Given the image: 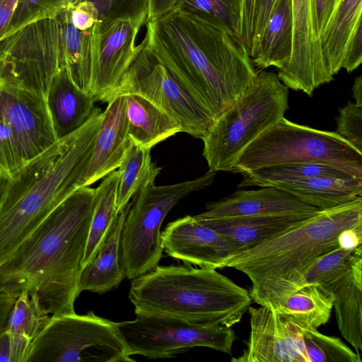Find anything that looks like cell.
<instances>
[{
    "label": "cell",
    "instance_id": "cell-6",
    "mask_svg": "<svg viewBox=\"0 0 362 362\" xmlns=\"http://www.w3.org/2000/svg\"><path fill=\"white\" fill-rule=\"evenodd\" d=\"M288 89L275 73L257 72L245 93L215 119L202 139L209 170L230 172L244 150L284 117Z\"/></svg>",
    "mask_w": 362,
    "mask_h": 362
},
{
    "label": "cell",
    "instance_id": "cell-33",
    "mask_svg": "<svg viewBox=\"0 0 362 362\" xmlns=\"http://www.w3.org/2000/svg\"><path fill=\"white\" fill-rule=\"evenodd\" d=\"M50 315L41 308L36 298L21 291L13 305L6 332L32 341L42 331Z\"/></svg>",
    "mask_w": 362,
    "mask_h": 362
},
{
    "label": "cell",
    "instance_id": "cell-26",
    "mask_svg": "<svg viewBox=\"0 0 362 362\" xmlns=\"http://www.w3.org/2000/svg\"><path fill=\"white\" fill-rule=\"evenodd\" d=\"M276 187L320 209H326L362 197V179L314 177L281 182Z\"/></svg>",
    "mask_w": 362,
    "mask_h": 362
},
{
    "label": "cell",
    "instance_id": "cell-5",
    "mask_svg": "<svg viewBox=\"0 0 362 362\" xmlns=\"http://www.w3.org/2000/svg\"><path fill=\"white\" fill-rule=\"evenodd\" d=\"M129 299L136 315L233 327L252 303L250 292L216 269L158 266L132 279Z\"/></svg>",
    "mask_w": 362,
    "mask_h": 362
},
{
    "label": "cell",
    "instance_id": "cell-50",
    "mask_svg": "<svg viewBox=\"0 0 362 362\" xmlns=\"http://www.w3.org/2000/svg\"><path fill=\"white\" fill-rule=\"evenodd\" d=\"M8 182L9 179L0 175V204L3 199Z\"/></svg>",
    "mask_w": 362,
    "mask_h": 362
},
{
    "label": "cell",
    "instance_id": "cell-20",
    "mask_svg": "<svg viewBox=\"0 0 362 362\" xmlns=\"http://www.w3.org/2000/svg\"><path fill=\"white\" fill-rule=\"evenodd\" d=\"M320 209L276 187L238 190L218 202L206 204V211L196 215L200 219H226L241 217L315 212Z\"/></svg>",
    "mask_w": 362,
    "mask_h": 362
},
{
    "label": "cell",
    "instance_id": "cell-17",
    "mask_svg": "<svg viewBox=\"0 0 362 362\" xmlns=\"http://www.w3.org/2000/svg\"><path fill=\"white\" fill-rule=\"evenodd\" d=\"M131 144L125 95H117L108 102L93 143L75 172L77 189L118 168Z\"/></svg>",
    "mask_w": 362,
    "mask_h": 362
},
{
    "label": "cell",
    "instance_id": "cell-42",
    "mask_svg": "<svg viewBox=\"0 0 362 362\" xmlns=\"http://www.w3.org/2000/svg\"><path fill=\"white\" fill-rule=\"evenodd\" d=\"M31 341L5 332L0 335V362H25Z\"/></svg>",
    "mask_w": 362,
    "mask_h": 362
},
{
    "label": "cell",
    "instance_id": "cell-49",
    "mask_svg": "<svg viewBox=\"0 0 362 362\" xmlns=\"http://www.w3.org/2000/svg\"><path fill=\"white\" fill-rule=\"evenodd\" d=\"M352 93L355 103L362 105V76H358L355 78Z\"/></svg>",
    "mask_w": 362,
    "mask_h": 362
},
{
    "label": "cell",
    "instance_id": "cell-37",
    "mask_svg": "<svg viewBox=\"0 0 362 362\" xmlns=\"http://www.w3.org/2000/svg\"><path fill=\"white\" fill-rule=\"evenodd\" d=\"M64 3L65 0H18L0 40L29 23L55 17L64 10Z\"/></svg>",
    "mask_w": 362,
    "mask_h": 362
},
{
    "label": "cell",
    "instance_id": "cell-2",
    "mask_svg": "<svg viewBox=\"0 0 362 362\" xmlns=\"http://www.w3.org/2000/svg\"><path fill=\"white\" fill-rule=\"evenodd\" d=\"M96 189L78 188L0 265V293L27 291L51 315L74 313Z\"/></svg>",
    "mask_w": 362,
    "mask_h": 362
},
{
    "label": "cell",
    "instance_id": "cell-47",
    "mask_svg": "<svg viewBox=\"0 0 362 362\" xmlns=\"http://www.w3.org/2000/svg\"><path fill=\"white\" fill-rule=\"evenodd\" d=\"M177 0H149L147 21L156 18L171 10Z\"/></svg>",
    "mask_w": 362,
    "mask_h": 362
},
{
    "label": "cell",
    "instance_id": "cell-15",
    "mask_svg": "<svg viewBox=\"0 0 362 362\" xmlns=\"http://www.w3.org/2000/svg\"><path fill=\"white\" fill-rule=\"evenodd\" d=\"M250 332L233 362H309L302 329L288 317L264 305L250 306Z\"/></svg>",
    "mask_w": 362,
    "mask_h": 362
},
{
    "label": "cell",
    "instance_id": "cell-51",
    "mask_svg": "<svg viewBox=\"0 0 362 362\" xmlns=\"http://www.w3.org/2000/svg\"><path fill=\"white\" fill-rule=\"evenodd\" d=\"M83 0H65L64 9H71Z\"/></svg>",
    "mask_w": 362,
    "mask_h": 362
},
{
    "label": "cell",
    "instance_id": "cell-45",
    "mask_svg": "<svg viewBox=\"0 0 362 362\" xmlns=\"http://www.w3.org/2000/svg\"><path fill=\"white\" fill-rule=\"evenodd\" d=\"M315 1L317 28L319 37H320L332 13L335 0H315Z\"/></svg>",
    "mask_w": 362,
    "mask_h": 362
},
{
    "label": "cell",
    "instance_id": "cell-28",
    "mask_svg": "<svg viewBox=\"0 0 362 362\" xmlns=\"http://www.w3.org/2000/svg\"><path fill=\"white\" fill-rule=\"evenodd\" d=\"M293 44L291 0H281L270 17L259 49L252 59L255 66L263 70L274 66L278 70L289 62Z\"/></svg>",
    "mask_w": 362,
    "mask_h": 362
},
{
    "label": "cell",
    "instance_id": "cell-23",
    "mask_svg": "<svg viewBox=\"0 0 362 362\" xmlns=\"http://www.w3.org/2000/svg\"><path fill=\"white\" fill-rule=\"evenodd\" d=\"M132 203L114 218L107 233L90 262L80 273L78 291H89L100 294L117 288L124 276L120 265V238L126 216Z\"/></svg>",
    "mask_w": 362,
    "mask_h": 362
},
{
    "label": "cell",
    "instance_id": "cell-48",
    "mask_svg": "<svg viewBox=\"0 0 362 362\" xmlns=\"http://www.w3.org/2000/svg\"><path fill=\"white\" fill-rule=\"evenodd\" d=\"M18 0H0V40L13 15Z\"/></svg>",
    "mask_w": 362,
    "mask_h": 362
},
{
    "label": "cell",
    "instance_id": "cell-29",
    "mask_svg": "<svg viewBox=\"0 0 362 362\" xmlns=\"http://www.w3.org/2000/svg\"><path fill=\"white\" fill-rule=\"evenodd\" d=\"M160 171L152 162L151 149L132 142L118 167L116 187V210L120 212L143 187L155 182Z\"/></svg>",
    "mask_w": 362,
    "mask_h": 362
},
{
    "label": "cell",
    "instance_id": "cell-24",
    "mask_svg": "<svg viewBox=\"0 0 362 362\" xmlns=\"http://www.w3.org/2000/svg\"><path fill=\"white\" fill-rule=\"evenodd\" d=\"M334 295L339 330L354 351H362V255L344 275L324 285Z\"/></svg>",
    "mask_w": 362,
    "mask_h": 362
},
{
    "label": "cell",
    "instance_id": "cell-8",
    "mask_svg": "<svg viewBox=\"0 0 362 362\" xmlns=\"http://www.w3.org/2000/svg\"><path fill=\"white\" fill-rule=\"evenodd\" d=\"M216 172L209 170L197 178L141 188L124 220L119 259L124 277L134 279L156 267L162 257L160 228L169 211L184 197L210 185Z\"/></svg>",
    "mask_w": 362,
    "mask_h": 362
},
{
    "label": "cell",
    "instance_id": "cell-36",
    "mask_svg": "<svg viewBox=\"0 0 362 362\" xmlns=\"http://www.w3.org/2000/svg\"><path fill=\"white\" fill-rule=\"evenodd\" d=\"M361 255L362 245L352 249L339 247L323 255L305 274L298 288L310 284H329L346 273Z\"/></svg>",
    "mask_w": 362,
    "mask_h": 362
},
{
    "label": "cell",
    "instance_id": "cell-25",
    "mask_svg": "<svg viewBox=\"0 0 362 362\" xmlns=\"http://www.w3.org/2000/svg\"><path fill=\"white\" fill-rule=\"evenodd\" d=\"M128 135L132 143L150 148L182 132L180 122L159 107L136 94H127Z\"/></svg>",
    "mask_w": 362,
    "mask_h": 362
},
{
    "label": "cell",
    "instance_id": "cell-4",
    "mask_svg": "<svg viewBox=\"0 0 362 362\" xmlns=\"http://www.w3.org/2000/svg\"><path fill=\"white\" fill-rule=\"evenodd\" d=\"M102 118L103 112L95 107L79 129L28 161L9 179L0 204V265L76 190L74 173L90 148Z\"/></svg>",
    "mask_w": 362,
    "mask_h": 362
},
{
    "label": "cell",
    "instance_id": "cell-43",
    "mask_svg": "<svg viewBox=\"0 0 362 362\" xmlns=\"http://www.w3.org/2000/svg\"><path fill=\"white\" fill-rule=\"evenodd\" d=\"M69 11L71 23L78 30H91L99 21V14L95 5L88 0H83Z\"/></svg>",
    "mask_w": 362,
    "mask_h": 362
},
{
    "label": "cell",
    "instance_id": "cell-41",
    "mask_svg": "<svg viewBox=\"0 0 362 362\" xmlns=\"http://www.w3.org/2000/svg\"><path fill=\"white\" fill-rule=\"evenodd\" d=\"M281 0H255L252 29L249 55L251 59L255 56L265 27Z\"/></svg>",
    "mask_w": 362,
    "mask_h": 362
},
{
    "label": "cell",
    "instance_id": "cell-27",
    "mask_svg": "<svg viewBox=\"0 0 362 362\" xmlns=\"http://www.w3.org/2000/svg\"><path fill=\"white\" fill-rule=\"evenodd\" d=\"M334 295L321 284L304 285L284 296L272 309L288 317L301 329L326 324L333 308Z\"/></svg>",
    "mask_w": 362,
    "mask_h": 362
},
{
    "label": "cell",
    "instance_id": "cell-1",
    "mask_svg": "<svg viewBox=\"0 0 362 362\" xmlns=\"http://www.w3.org/2000/svg\"><path fill=\"white\" fill-rule=\"evenodd\" d=\"M145 25L143 47L182 79L214 119L256 78L243 41L221 23L174 7Z\"/></svg>",
    "mask_w": 362,
    "mask_h": 362
},
{
    "label": "cell",
    "instance_id": "cell-46",
    "mask_svg": "<svg viewBox=\"0 0 362 362\" xmlns=\"http://www.w3.org/2000/svg\"><path fill=\"white\" fill-rule=\"evenodd\" d=\"M18 294L0 293V335L7 329L9 316Z\"/></svg>",
    "mask_w": 362,
    "mask_h": 362
},
{
    "label": "cell",
    "instance_id": "cell-3",
    "mask_svg": "<svg viewBox=\"0 0 362 362\" xmlns=\"http://www.w3.org/2000/svg\"><path fill=\"white\" fill-rule=\"evenodd\" d=\"M358 226H362V197L320 209L297 226L230 255L223 268L246 274L252 283V301L273 308L298 288L319 258L340 247L339 238L344 230Z\"/></svg>",
    "mask_w": 362,
    "mask_h": 362
},
{
    "label": "cell",
    "instance_id": "cell-19",
    "mask_svg": "<svg viewBox=\"0 0 362 362\" xmlns=\"http://www.w3.org/2000/svg\"><path fill=\"white\" fill-rule=\"evenodd\" d=\"M362 0H339L320 37L323 59L334 78L341 69L348 73L362 62Z\"/></svg>",
    "mask_w": 362,
    "mask_h": 362
},
{
    "label": "cell",
    "instance_id": "cell-22",
    "mask_svg": "<svg viewBox=\"0 0 362 362\" xmlns=\"http://www.w3.org/2000/svg\"><path fill=\"white\" fill-rule=\"evenodd\" d=\"M45 101L58 140L75 132L88 121L95 102L90 93L74 83L65 67L53 78Z\"/></svg>",
    "mask_w": 362,
    "mask_h": 362
},
{
    "label": "cell",
    "instance_id": "cell-9",
    "mask_svg": "<svg viewBox=\"0 0 362 362\" xmlns=\"http://www.w3.org/2000/svg\"><path fill=\"white\" fill-rule=\"evenodd\" d=\"M134 361L117 322L90 311L51 315L32 341L25 362Z\"/></svg>",
    "mask_w": 362,
    "mask_h": 362
},
{
    "label": "cell",
    "instance_id": "cell-31",
    "mask_svg": "<svg viewBox=\"0 0 362 362\" xmlns=\"http://www.w3.org/2000/svg\"><path fill=\"white\" fill-rule=\"evenodd\" d=\"M65 45V67L74 83L90 93L91 83V30H79L70 22L69 11L59 14Z\"/></svg>",
    "mask_w": 362,
    "mask_h": 362
},
{
    "label": "cell",
    "instance_id": "cell-18",
    "mask_svg": "<svg viewBox=\"0 0 362 362\" xmlns=\"http://www.w3.org/2000/svg\"><path fill=\"white\" fill-rule=\"evenodd\" d=\"M163 250L187 264L222 269L232 254L227 240L194 216H186L168 223L161 233Z\"/></svg>",
    "mask_w": 362,
    "mask_h": 362
},
{
    "label": "cell",
    "instance_id": "cell-30",
    "mask_svg": "<svg viewBox=\"0 0 362 362\" xmlns=\"http://www.w3.org/2000/svg\"><path fill=\"white\" fill-rule=\"evenodd\" d=\"M239 187H271L276 184L314 177L349 179L354 177L336 166L321 163H296L261 168L242 174Z\"/></svg>",
    "mask_w": 362,
    "mask_h": 362
},
{
    "label": "cell",
    "instance_id": "cell-39",
    "mask_svg": "<svg viewBox=\"0 0 362 362\" xmlns=\"http://www.w3.org/2000/svg\"><path fill=\"white\" fill-rule=\"evenodd\" d=\"M25 163L13 132L0 119V175L11 179Z\"/></svg>",
    "mask_w": 362,
    "mask_h": 362
},
{
    "label": "cell",
    "instance_id": "cell-44",
    "mask_svg": "<svg viewBox=\"0 0 362 362\" xmlns=\"http://www.w3.org/2000/svg\"><path fill=\"white\" fill-rule=\"evenodd\" d=\"M255 0H243L241 39L248 53L250 48Z\"/></svg>",
    "mask_w": 362,
    "mask_h": 362
},
{
    "label": "cell",
    "instance_id": "cell-11",
    "mask_svg": "<svg viewBox=\"0 0 362 362\" xmlns=\"http://www.w3.org/2000/svg\"><path fill=\"white\" fill-rule=\"evenodd\" d=\"M127 94L146 98L177 119L182 132L197 139L202 140L215 120L184 81L144 47L123 76L112 99Z\"/></svg>",
    "mask_w": 362,
    "mask_h": 362
},
{
    "label": "cell",
    "instance_id": "cell-10",
    "mask_svg": "<svg viewBox=\"0 0 362 362\" xmlns=\"http://www.w3.org/2000/svg\"><path fill=\"white\" fill-rule=\"evenodd\" d=\"M59 14L29 23L0 40V81L46 98L55 74L65 67Z\"/></svg>",
    "mask_w": 362,
    "mask_h": 362
},
{
    "label": "cell",
    "instance_id": "cell-34",
    "mask_svg": "<svg viewBox=\"0 0 362 362\" xmlns=\"http://www.w3.org/2000/svg\"><path fill=\"white\" fill-rule=\"evenodd\" d=\"M309 362H361V356L340 338L320 333L317 329H301Z\"/></svg>",
    "mask_w": 362,
    "mask_h": 362
},
{
    "label": "cell",
    "instance_id": "cell-7",
    "mask_svg": "<svg viewBox=\"0 0 362 362\" xmlns=\"http://www.w3.org/2000/svg\"><path fill=\"white\" fill-rule=\"evenodd\" d=\"M321 163L362 179V152L337 132L293 123L283 117L256 138L230 172L243 174L266 167Z\"/></svg>",
    "mask_w": 362,
    "mask_h": 362
},
{
    "label": "cell",
    "instance_id": "cell-40",
    "mask_svg": "<svg viewBox=\"0 0 362 362\" xmlns=\"http://www.w3.org/2000/svg\"><path fill=\"white\" fill-rule=\"evenodd\" d=\"M336 120V132L362 152V105L348 102Z\"/></svg>",
    "mask_w": 362,
    "mask_h": 362
},
{
    "label": "cell",
    "instance_id": "cell-14",
    "mask_svg": "<svg viewBox=\"0 0 362 362\" xmlns=\"http://www.w3.org/2000/svg\"><path fill=\"white\" fill-rule=\"evenodd\" d=\"M293 44L288 64L276 74L288 88L312 96L332 78L325 66L317 28L315 0H291Z\"/></svg>",
    "mask_w": 362,
    "mask_h": 362
},
{
    "label": "cell",
    "instance_id": "cell-16",
    "mask_svg": "<svg viewBox=\"0 0 362 362\" xmlns=\"http://www.w3.org/2000/svg\"><path fill=\"white\" fill-rule=\"evenodd\" d=\"M0 119L13 132L26 163L59 141L52 127L45 99L1 81Z\"/></svg>",
    "mask_w": 362,
    "mask_h": 362
},
{
    "label": "cell",
    "instance_id": "cell-12",
    "mask_svg": "<svg viewBox=\"0 0 362 362\" xmlns=\"http://www.w3.org/2000/svg\"><path fill=\"white\" fill-rule=\"evenodd\" d=\"M136 315L133 320L117 322L130 356L165 358L196 346L230 354L238 339L232 327L204 325L167 317Z\"/></svg>",
    "mask_w": 362,
    "mask_h": 362
},
{
    "label": "cell",
    "instance_id": "cell-38",
    "mask_svg": "<svg viewBox=\"0 0 362 362\" xmlns=\"http://www.w3.org/2000/svg\"><path fill=\"white\" fill-rule=\"evenodd\" d=\"M97 8L99 21L130 20L139 27L146 23L149 0H88Z\"/></svg>",
    "mask_w": 362,
    "mask_h": 362
},
{
    "label": "cell",
    "instance_id": "cell-35",
    "mask_svg": "<svg viewBox=\"0 0 362 362\" xmlns=\"http://www.w3.org/2000/svg\"><path fill=\"white\" fill-rule=\"evenodd\" d=\"M174 7L221 23L241 38L243 0H177Z\"/></svg>",
    "mask_w": 362,
    "mask_h": 362
},
{
    "label": "cell",
    "instance_id": "cell-13",
    "mask_svg": "<svg viewBox=\"0 0 362 362\" xmlns=\"http://www.w3.org/2000/svg\"><path fill=\"white\" fill-rule=\"evenodd\" d=\"M141 27L130 20L98 21L91 29V83L95 101L109 102L141 50L136 40Z\"/></svg>",
    "mask_w": 362,
    "mask_h": 362
},
{
    "label": "cell",
    "instance_id": "cell-21",
    "mask_svg": "<svg viewBox=\"0 0 362 362\" xmlns=\"http://www.w3.org/2000/svg\"><path fill=\"white\" fill-rule=\"evenodd\" d=\"M318 211L226 219H200L194 217L223 236L233 255L253 247L297 226Z\"/></svg>",
    "mask_w": 362,
    "mask_h": 362
},
{
    "label": "cell",
    "instance_id": "cell-32",
    "mask_svg": "<svg viewBox=\"0 0 362 362\" xmlns=\"http://www.w3.org/2000/svg\"><path fill=\"white\" fill-rule=\"evenodd\" d=\"M117 172L114 170L107 176L96 188V202L93 214L90 228L81 262V269L91 259L107 233L115 216L116 210V187Z\"/></svg>",
    "mask_w": 362,
    "mask_h": 362
}]
</instances>
